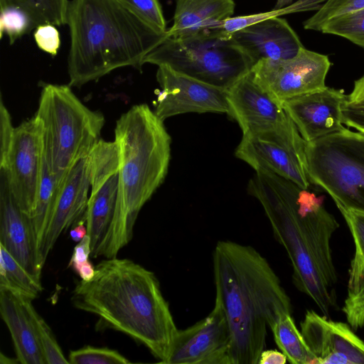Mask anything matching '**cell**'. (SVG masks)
Here are the masks:
<instances>
[{
	"instance_id": "7",
	"label": "cell",
	"mask_w": 364,
	"mask_h": 364,
	"mask_svg": "<svg viewBox=\"0 0 364 364\" xmlns=\"http://www.w3.org/2000/svg\"><path fill=\"white\" fill-rule=\"evenodd\" d=\"M145 63L166 66L225 90L253 66L237 43L217 28L185 38L167 36L145 57Z\"/></svg>"
},
{
	"instance_id": "20",
	"label": "cell",
	"mask_w": 364,
	"mask_h": 364,
	"mask_svg": "<svg viewBox=\"0 0 364 364\" xmlns=\"http://www.w3.org/2000/svg\"><path fill=\"white\" fill-rule=\"evenodd\" d=\"M235 156L255 171L266 169L302 188L309 189L310 186L306 166L292 151L277 142L242 136Z\"/></svg>"
},
{
	"instance_id": "12",
	"label": "cell",
	"mask_w": 364,
	"mask_h": 364,
	"mask_svg": "<svg viewBox=\"0 0 364 364\" xmlns=\"http://www.w3.org/2000/svg\"><path fill=\"white\" fill-rule=\"evenodd\" d=\"M230 350L228 323L215 302L208 316L178 331L164 364H231Z\"/></svg>"
},
{
	"instance_id": "39",
	"label": "cell",
	"mask_w": 364,
	"mask_h": 364,
	"mask_svg": "<svg viewBox=\"0 0 364 364\" xmlns=\"http://www.w3.org/2000/svg\"><path fill=\"white\" fill-rule=\"evenodd\" d=\"M90 256H91L90 239L89 235H86L74 247L68 267L75 272L82 264L89 260Z\"/></svg>"
},
{
	"instance_id": "11",
	"label": "cell",
	"mask_w": 364,
	"mask_h": 364,
	"mask_svg": "<svg viewBox=\"0 0 364 364\" xmlns=\"http://www.w3.org/2000/svg\"><path fill=\"white\" fill-rule=\"evenodd\" d=\"M43 164L42 128L34 116L15 128L4 164L11 191L21 208L31 217Z\"/></svg>"
},
{
	"instance_id": "3",
	"label": "cell",
	"mask_w": 364,
	"mask_h": 364,
	"mask_svg": "<svg viewBox=\"0 0 364 364\" xmlns=\"http://www.w3.org/2000/svg\"><path fill=\"white\" fill-rule=\"evenodd\" d=\"M215 299L230 328L231 364H258L267 330L292 314L280 279L255 248L230 240L217 242L213 255Z\"/></svg>"
},
{
	"instance_id": "44",
	"label": "cell",
	"mask_w": 364,
	"mask_h": 364,
	"mask_svg": "<svg viewBox=\"0 0 364 364\" xmlns=\"http://www.w3.org/2000/svg\"><path fill=\"white\" fill-rule=\"evenodd\" d=\"M85 220L80 221L70 230V237L75 242H80L86 235H87V229L86 225L85 226Z\"/></svg>"
},
{
	"instance_id": "18",
	"label": "cell",
	"mask_w": 364,
	"mask_h": 364,
	"mask_svg": "<svg viewBox=\"0 0 364 364\" xmlns=\"http://www.w3.org/2000/svg\"><path fill=\"white\" fill-rule=\"evenodd\" d=\"M230 38L253 65L261 60L291 58L304 47L295 31L280 16L256 23L235 32Z\"/></svg>"
},
{
	"instance_id": "41",
	"label": "cell",
	"mask_w": 364,
	"mask_h": 364,
	"mask_svg": "<svg viewBox=\"0 0 364 364\" xmlns=\"http://www.w3.org/2000/svg\"><path fill=\"white\" fill-rule=\"evenodd\" d=\"M287 356L277 350H264L259 356L258 364H285Z\"/></svg>"
},
{
	"instance_id": "19",
	"label": "cell",
	"mask_w": 364,
	"mask_h": 364,
	"mask_svg": "<svg viewBox=\"0 0 364 364\" xmlns=\"http://www.w3.org/2000/svg\"><path fill=\"white\" fill-rule=\"evenodd\" d=\"M32 301L0 288V314L11 333L16 358L21 364H46L31 314Z\"/></svg>"
},
{
	"instance_id": "35",
	"label": "cell",
	"mask_w": 364,
	"mask_h": 364,
	"mask_svg": "<svg viewBox=\"0 0 364 364\" xmlns=\"http://www.w3.org/2000/svg\"><path fill=\"white\" fill-rule=\"evenodd\" d=\"M342 310L353 330L364 327V284L355 292L348 294Z\"/></svg>"
},
{
	"instance_id": "16",
	"label": "cell",
	"mask_w": 364,
	"mask_h": 364,
	"mask_svg": "<svg viewBox=\"0 0 364 364\" xmlns=\"http://www.w3.org/2000/svg\"><path fill=\"white\" fill-rule=\"evenodd\" d=\"M0 245L41 282L42 264L31 218L14 197L4 170L0 169Z\"/></svg>"
},
{
	"instance_id": "23",
	"label": "cell",
	"mask_w": 364,
	"mask_h": 364,
	"mask_svg": "<svg viewBox=\"0 0 364 364\" xmlns=\"http://www.w3.org/2000/svg\"><path fill=\"white\" fill-rule=\"evenodd\" d=\"M279 350L292 364L316 363L301 332L290 314L282 315L270 328Z\"/></svg>"
},
{
	"instance_id": "27",
	"label": "cell",
	"mask_w": 364,
	"mask_h": 364,
	"mask_svg": "<svg viewBox=\"0 0 364 364\" xmlns=\"http://www.w3.org/2000/svg\"><path fill=\"white\" fill-rule=\"evenodd\" d=\"M26 11L38 26L66 24L68 0H6Z\"/></svg>"
},
{
	"instance_id": "38",
	"label": "cell",
	"mask_w": 364,
	"mask_h": 364,
	"mask_svg": "<svg viewBox=\"0 0 364 364\" xmlns=\"http://www.w3.org/2000/svg\"><path fill=\"white\" fill-rule=\"evenodd\" d=\"M343 124L364 134V105L348 102L343 107Z\"/></svg>"
},
{
	"instance_id": "9",
	"label": "cell",
	"mask_w": 364,
	"mask_h": 364,
	"mask_svg": "<svg viewBox=\"0 0 364 364\" xmlns=\"http://www.w3.org/2000/svg\"><path fill=\"white\" fill-rule=\"evenodd\" d=\"M230 115L244 136L277 142L292 151L306 168V145L281 102L254 80L251 71L227 90Z\"/></svg>"
},
{
	"instance_id": "14",
	"label": "cell",
	"mask_w": 364,
	"mask_h": 364,
	"mask_svg": "<svg viewBox=\"0 0 364 364\" xmlns=\"http://www.w3.org/2000/svg\"><path fill=\"white\" fill-rule=\"evenodd\" d=\"M301 332L318 364H364V341L350 326L308 310Z\"/></svg>"
},
{
	"instance_id": "5",
	"label": "cell",
	"mask_w": 364,
	"mask_h": 364,
	"mask_svg": "<svg viewBox=\"0 0 364 364\" xmlns=\"http://www.w3.org/2000/svg\"><path fill=\"white\" fill-rule=\"evenodd\" d=\"M119 156L118 193L111 228L101 257H116L133 236L139 211L164 182L171 139L164 121L146 104L121 115L114 129Z\"/></svg>"
},
{
	"instance_id": "30",
	"label": "cell",
	"mask_w": 364,
	"mask_h": 364,
	"mask_svg": "<svg viewBox=\"0 0 364 364\" xmlns=\"http://www.w3.org/2000/svg\"><path fill=\"white\" fill-rule=\"evenodd\" d=\"M364 9V0H327L309 18L304 21L306 30L319 31L328 20Z\"/></svg>"
},
{
	"instance_id": "1",
	"label": "cell",
	"mask_w": 364,
	"mask_h": 364,
	"mask_svg": "<svg viewBox=\"0 0 364 364\" xmlns=\"http://www.w3.org/2000/svg\"><path fill=\"white\" fill-rule=\"evenodd\" d=\"M255 171L248 193L261 203L287 254L294 286L328 317L338 307L331 240L339 223L323 205V197L270 171Z\"/></svg>"
},
{
	"instance_id": "34",
	"label": "cell",
	"mask_w": 364,
	"mask_h": 364,
	"mask_svg": "<svg viewBox=\"0 0 364 364\" xmlns=\"http://www.w3.org/2000/svg\"><path fill=\"white\" fill-rule=\"evenodd\" d=\"M284 15L283 9H272L269 11L260 12L245 16H237L230 17L220 22L215 28L220 30L228 38L237 31L242 30L251 25L260 22L263 20L274 16H281Z\"/></svg>"
},
{
	"instance_id": "2",
	"label": "cell",
	"mask_w": 364,
	"mask_h": 364,
	"mask_svg": "<svg viewBox=\"0 0 364 364\" xmlns=\"http://www.w3.org/2000/svg\"><path fill=\"white\" fill-rule=\"evenodd\" d=\"M74 306L98 317L97 328L122 332L164 363L178 331L159 280L129 259L106 258L73 291Z\"/></svg>"
},
{
	"instance_id": "33",
	"label": "cell",
	"mask_w": 364,
	"mask_h": 364,
	"mask_svg": "<svg viewBox=\"0 0 364 364\" xmlns=\"http://www.w3.org/2000/svg\"><path fill=\"white\" fill-rule=\"evenodd\" d=\"M120 1L158 32L167 31L166 22L159 0H120Z\"/></svg>"
},
{
	"instance_id": "21",
	"label": "cell",
	"mask_w": 364,
	"mask_h": 364,
	"mask_svg": "<svg viewBox=\"0 0 364 364\" xmlns=\"http://www.w3.org/2000/svg\"><path fill=\"white\" fill-rule=\"evenodd\" d=\"M234 0H176L173 25L168 37L185 38L214 28L232 16Z\"/></svg>"
},
{
	"instance_id": "10",
	"label": "cell",
	"mask_w": 364,
	"mask_h": 364,
	"mask_svg": "<svg viewBox=\"0 0 364 364\" xmlns=\"http://www.w3.org/2000/svg\"><path fill=\"white\" fill-rule=\"evenodd\" d=\"M331 63L328 55L302 47L287 60H261L251 69L254 80L282 103L326 88Z\"/></svg>"
},
{
	"instance_id": "36",
	"label": "cell",
	"mask_w": 364,
	"mask_h": 364,
	"mask_svg": "<svg viewBox=\"0 0 364 364\" xmlns=\"http://www.w3.org/2000/svg\"><path fill=\"white\" fill-rule=\"evenodd\" d=\"M38 47L46 53L55 56L60 45V35L54 25L46 23L36 27L33 35Z\"/></svg>"
},
{
	"instance_id": "28",
	"label": "cell",
	"mask_w": 364,
	"mask_h": 364,
	"mask_svg": "<svg viewBox=\"0 0 364 364\" xmlns=\"http://www.w3.org/2000/svg\"><path fill=\"white\" fill-rule=\"evenodd\" d=\"M0 37L7 35L11 45L36 28L33 19L21 7L6 0H0Z\"/></svg>"
},
{
	"instance_id": "46",
	"label": "cell",
	"mask_w": 364,
	"mask_h": 364,
	"mask_svg": "<svg viewBox=\"0 0 364 364\" xmlns=\"http://www.w3.org/2000/svg\"><path fill=\"white\" fill-rule=\"evenodd\" d=\"M293 0H277L275 6L273 9H281L284 8L292 3Z\"/></svg>"
},
{
	"instance_id": "45",
	"label": "cell",
	"mask_w": 364,
	"mask_h": 364,
	"mask_svg": "<svg viewBox=\"0 0 364 364\" xmlns=\"http://www.w3.org/2000/svg\"><path fill=\"white\" fill-rule=\"evenodd\" d=\"M0 363L1 364H14L20 363L17 358H10L6 356L3 353L0 354Z\"/></svg>"
},
{
	"instance_id": "26",
	"label": "cell",
	"mask_w": 364,
	"mask_h": 364,
	"mask_svg": "<svg viewBox=\"0 0 364 364\" xmlns=\"http://www.w3.org/2000/svg\"><path fill=\"white\" fill-rule=\"evenodd\" d=\"M58 183L50 171L43 157L41 179L31 218L39 247L46 233L54 205Z\"/></svg>"
},
{
	"instance_id": "31",
	"label": "cell",
	"mask_w": 364,
	"mask_h": 364,
	"mask_svg": "<svg viewBox=\"0 0 364 364\" xmlns=\"http://www.w3.org/2000/svg\"><path fill=\"white\" fill-rule=\"evenodd\" d=\"M68 361L70 364H127L130 363L117 350L91 346L71 350Z\"/></svg>"
},
{
	"instance_id": "6",
	"label": "cell",
	"mask_w": 364,
	"mask_h": 364,
	"mask_svg": "<svg viewBox=\"0 0 364 364\" xmlns=\"http://www.w3.org/2000/svg\"><path fill=\"white\" fill-rule=\"evenodd\" d=\"M42 128L43 157L58 185L101 139L103 115L87 107L69 85L46 84L34 115Z\"/></svg>"
},
{
	"instance_id": "40",
	"label": "cell",
	"mask_w": 364,
	"mask_h": 364,
	"mask_svg": "<svg viewBox=\"0 0 364 364\" xmlns=\"http://www.w3.org/2000/svg\"><path fill=\"white\" fill-rule=\"evenodd\" d=\"M327 0H299L290 5L282 8L284 11V15L308 11H318L322 5L321 3L326 2Z\"/></svg>"
},
{
	"instance_id": "4",
	"label": "cell",
	"mask_w": 364,
	"mask_h": 364,
	"mask_svg": "<svg viewBox=\"0 0 364 364\" xmlns=\"http://www.w3.org/2000/svg\"><path fill=\"white\" fill-rule=\"evenodd\" d=\"M66 24L70 87H81L122 67L141 70L145 57L168 36L120 0H71Z\"/></svg>"
},
{
	"instance_id": "13",
	"label": "cell",
	"mask_w": 364,
	"mask_h": 364,
	"mask_svg": "<svg viewBox=\"0 0 364 364\" xmlns=\"http://www.w3.org/2000/svg\"><path fill=\"white\" fill-rule=\"evenodd\" d=\"M156 80L161 88L157 95L154 113L166 119L188 112H217L229 114L227 90L158 66Z\"/></svg>"
},
{
	"instance_id": "17",
	"label": "cell",
	"mask_w": 364,
	"mask_h": 364,
	"mask_svg": "<svg viewBox=\"0 0 364 364\" xmlns=\"http://www.w3.org/2000/svg\"><path fill=\"white\" fill-rule=\"evenodd\" d=\"M348 100L343 90L326 87L282 105L304 141L311 142L345 128L342 111Z\"/></svg>"
},
{
	"instance_id": "24",
	"label": "cell",
	"mask_w": 364,
	"mask_h": 364,
	"mask_svg": "<svg viewBox=\"0 0 364 364\" xmlns=\"http://www.w3.org/2000/svg\"><path fill=\"white\" fill-rule=\"evenodd\" d=\"M0 288L11 290L31 300L36 299L43 291L41 282L32 277L1 245Z\"/></svg>"
},
{
	"instance_id": "25",
	"label": "cell",
	"mask_w": 364,
	"mask_h": 364,
	"mask_svg": "<svg viewBox=\"0 0 364 364\" xmlns=\"http://www.w3.org/2000/svg\"><path fill=\"white\" fill-rule=\"evenodd\" d=\"M355 244V254L350 262L348 294L355 292L364 284V210L341 209Z\"/></svg>"
},
{
	"instance_id": "15",
	"label": "cell",
	"mask_w": 364,
	"mask_h": 364,
	"mask_svg": "<svg viewBox=\"0 0 364 364\" xmlns=\"http://www.w3.org/2000/svg\"><path fill=\"white\" fill-rule=\"evenodd\" d=\"M90 187L87 156L75 164L58 186L50 218L38 247L43 265L60 235L80 221H85Z\"/></svg>"
},
{
	"instance_id": "42",
	"label": "cell",
	"mask_w": 364,
	"mask_h": 364,
	"mask_svg": "<svg viewBox=\"0 0 364 364\" xmlns=\"http://www.w3.org/2000/svg\"><path fill=\"white\" fill-rule=\"evenodd\" d=\"M348 102L364 105V75L354 82L353 89L348 95Z\"/></svg>"
},
{
	"instance_id": "32",
	"label": "cell",
	"mask_w": 364,
	"mask_h": 364,
	"mask_svg": "<svg viewBox=\"0 0 364 364\" xmlns=\"http://www.w3.org/2000/svg\"><path fill=\"white\" fill-rule=\"evenodd\" d=\"M31 314L46 364L69 363L51 329L43 318L37 313L33 306L31 307Z\"/></svg>"
},
{
	"instance_id": "37",
	"label": "cell",
	"mask_w": 364,
	"mask_h": 364,
	"mask_svg": "<svg viewBox=\"0 0 364 364\" xmlns=\"http://www.w3.org/2000/svg\"><path fill=\"white\" fill-rule=\"evenodd\" d=\"M15 128L11 117L1 97L0 102V166H3L13 140Z\"/></svg>"
},
{
	"instance_id": "22",
	"label": "cell",
	"mask_w": 364,
	"mask_h": 364,
	"mask_svg": "<svg viewBox=\"0 0 364 364\" xmlns=\"http://www.w3.org/2000/svg\"><path fill=\"white\" fill-rule=\"evenodd\" d=\"M119 171L91 186L85 216L91 257H101L114 218L118 193Z\"/></svg>"
},
{
	"instance_id": "29",
	"label": "cell",
	"mask_w": 364,
	"mask_h": 364,
	"mask_svg": "<svg viewBox=\"0 0 364 364\" xmlns=\"http://www.w3.org/2000/svg\"><path fill=\"white\" fill-rule=\"evenodd\" d=\"M319 31L343 37L364 48V9L328 20Z\"/></svg>"
},
{
	"instance_id": "8",
	"label": "cell",
	"mask_w": 364,
	"mask_h": 364,
	"mask_svg": "<svg viewBox=\"0 0 364 364\" xmlns=\"http://www.w3.org/2000/svg\"><path fill=\"white\" fill-rule=\"evenodd\" d=\"M309 181L338 210H364V134L345 127L306 145Z\"/></svg>"
},
{
	"instance_id": "43",
	"label": "cell",
	"mask_w": 364,
	"mask_h": 364,
	"mask_svg": "<svg viewBox=\"0 0 364 364\" xmlns=\"http://www.w3.org/2000/svg\"><path fill=\"white\" fill-rule=\"evenodd\" d=\"M75 272L80 276L81 280L89 281L93 278L95 273V267L88 260L82 264Z\"/></svg>"
}]
</instances>
